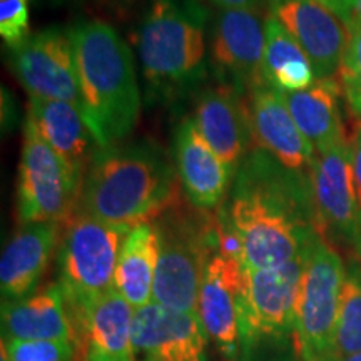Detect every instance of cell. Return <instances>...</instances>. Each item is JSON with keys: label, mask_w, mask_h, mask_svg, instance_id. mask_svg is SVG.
Returning <instances> with one entry per match:
<instances>
[{"label": "cell", "mask_w": 361, "mask_h": 361, "mask_svg": "<svg viewBox=\"0 0 361 361\" xmlns=\"http://www.w3.org/2000/svg\"><path fill=\"white\" fill-rule=\"evenodd\" d=\"M351 164H353L356 204H358V243H356V252L361 258V124L356 129L353 146H351Z\"/></svg>", "instance_id": "obj_30"}, {"label": "cell", "mask_w": 361, "mask_h": 361, "mask_svg": "<svg viewBox=\"0 0 361 361\" xmlns=\"http://www.w3.org/2000/svg\"><path fill=\"white\" fill-rule=\"evenodd\" d=\"M308 178L319 231L356 250L358 204L351 147L346 141L326 151L314 152Z\"/></svg>", "instance_id": "obj_13"}, {"label": "cell", "mask_w": 361, "mask_h": 361, "mask_svg": "<svg viewBox=\"0 0 361 361\" xmlns=\"http://www.w3.org/2000/svg\"><path fill=\"white\" fill-rule=\"evenodd\" d=\"M130 228L114 226L84 214L67 221L59 245V281L67 308L97 300L114 290L117 261Z\"/></svg>", "instance_id": "obj_5"}, {"label": "cell", "mask_w": 361, "mask_h": 361, "mask_svg": "<svg viewBox=\"0 0 361 361\" xmlns=\"http://www.w3.org/2000/svg\"><path fill=\"white\" fill-rule=\"evenodd\" d=\"M2 361H74L71 340H2Z\"/></svg>", "instance_id": "obj_27"}, {"label": "cell", "mask_w": 361, "mask_h": 361, "mask_svg": "<svg viewBox=\"0 0 361 361\" xmlns=\"http://www.w3.org/2000/svg\"><path fill=\"white\" fill-rule=\"evenodd\" d=\"M245 286V268L219 236L207 255L200 290V314L207 338L224 361H241L239 301Z\"/></svg>", "instance_id": "obj_10"}, {"label": "cell", "mask_w": 361, "mask_h": 361, "mask_svg": "<svg viewBox=\"0 0 361 361\" xmlns=\"http://www.w3.org/2000/svg\"><path fill=\"white\" fill-rule=\"evenodd\" d=\"M348 27L361 17V0H318Z\"/></svg>", "instance_id": "obj_31"}, {"label": "cell", "mask_w": 361, "mask_h": 361, "mask_svg": "<svg viewBox=\"0 0 361 361\" xmlns=\"http://www.w3.org/2000/svg\"><path fill=\"white\" fill-rule=\"evenodd\" d=\"M345 276L340 255L318 234L306 251L295 310L293 345L303 361H333Z\"/></svg>", "instance_id": "obj_6"}, {"label": "cell", "mask_w": 361, "mask_h": 361, "mask_svg": "<svg viewBox=\"0 0 361 361\" xmlns=\"http://www.w3.org/2000/svg\"><path fill=\"white\" fill-rule=\"evenodd\" d=\"M336 361H361V351H360V353L345 356V358H340V360H336Z\"/></svg>", "instance_id": "obj_33"}, {"label": "cell", "mask_w": 361, "mask_h": 361, "mask_svg": "<svg viewBox=\"0 0 361 361\" xmlns=\"http://www.w3.org/2000/svg\"><path fill=\"white\" fill-rule=\"evenodd\" d=\"M159 259V233L154 223L130 228L117 261L114 290L134 310L152 303L154 279Z\"/></svg>", "instance_id": "obj_24"}, {"label": "cell", "mask_w": 361, "mask_h": 361, "mask_svg": "<svg viewBox=\"0 0 361 361\" xmlns=\"http://www.w3.org/2000/svg\"><path fill=\"white\" fill-rule=\"evenodd\" d=\"M269 13L300 44L316 80L335 79L348 47V29L318 0H268Z\"/></svg>", "instance_id": "obj_15"}, {"label": "cell", "mask_w": 361, "mask_h": 361, "mask_svg": "<svg viewBox=\"0 0 361 361\" xmlns=\"http://www.w3.org/2000/svg\"><path fill=\"white\" fill-rule=\"evenodd\" d=\"M47 2L54 4V6H61V4H66V2H72V0H47Z\"/></svg>", "instance_id": "obj_34"}, {"label": "cell", "mask_w": 361, "mask_h": 361, "mask_svg": "<svg viewBox=\"0 0 361 361\" xmlns=\"http://www.w3.org/2000/svg\"><path fill=\"white\" fill-rule=\"evenodd\" d=\"M207 333L197 313L152 301L135 310L133 341L144 361H206Z\"/></svg>", "instance_id": "obj_16"}, {"label": "cell", "mask_w": 361, "mask_h": 361, "mask_svg": "<svg viewBox=\"0 0 361 361\" xmlns=\"http://www.w3.org/2000/svg\"><path fill=\"white\" fill-rule=\"evenodd\" d=\"M2 340H71L66 296L57 283L17 301L2 303Z\"/></svg>", "instance_id": "obj_22"}, {"label": "cell", "mask_w": 361, "mask_h": 361, "mask_svg": "<svg viewBox=\"0 0 361 361\" xmlns=\"http://www.w3.org/2000/svg\"><path fill=\"white\" fill-rule=\"evenodd\" d=\"M0 35L11 51L30 37L29 0H0Z\"/></svg>", "instance_id": "obj_29"}, {"label": "cell", "mask_w": 361, "mask_h": 361, "mask_svg": "<svg viewBox=\"0 0 361 361\" xmlns=\"http://www.w3.org/2000/svg\"><path fill=\"white\" fill-rule=\"evenodd\" d=\"M192 119L234 178L255 139L245 96L224 84L202 90Z\"/></svg>", "instance_id": "obj_17"}, {"label": "cell", "mask_w": 361, "mask_h": 361, "mask_svg": "<svg viewBox=\"0 0 361 361\" xmlns=\"http://www.w3.org/2000/svg\"><path fill=\"white\" fill-rule=\"evenodd\" d=\"M179 178L166 152L152 142L101 147L82 179L75 214L114 226L151 223L178 204Z\"/></svg>", "instance_id": "obj_2"}, {"label": "cell", "mask_w": 361, "mask_h": 361, "mask_svg": "<svg viewBox=\"0 0 361 361\" xmlns=\"http://www.w3.org/2000/svg\"><path fill=\"white\" fill-rule=\"evenodd\" d=\"M341 84L335 79L314 80L310 87L296 92H279L298 129L314 147L326 151L345 139L340 112Z\"/></svg>", "instance_id": "obj_23"}, {"label": "cell", "mask_w": 361, "mask_h": 361, "mask_svg": "<svg viewBox=\"0 0 361 361\" xmlns=\"http://www.w3.org/2000/svg\"><path fill=\"white\" fill-rule=\"evenodd\" d=\"M206 20V8L197 0H151L137 32L151 101H176L204 80Z\"/></svg>", "instance_id": "obj_4"}, {"label": "cell", "mask_w": 361, "mask_h": 361, "mask_svg": "<svg viewBox=\"0 0 361 361\" xmlns=\"http://www.w3.org/2000/svg\"><path fill=\"white\" fill-rule=\"evenodd\" d=\"M59 243V223L22 224L4 247L0 259L2 303L22 300L35 293Z\"/></svg>", "instance_id": "obj_20"}, {"label": "cell", "mask_w": 361, "mask_h": 361, "mask_svg": "<svg viewBox=\"0 0 361 361\" xmlns=\"http://www.w3.org/2000/svg\"><path fill=\"white\" fill-rule=\"evenodd\" d=\"M154 223L159 233V259L152 301L171 310L197 313L202 271L219 231L188 214L166 211Z\"/></svg>", "instance_id": "obj_7"}, {"label": "cell", "mask_w": 361, "mask_h": 361, "mask_svg": "<svg viewBox=\"0 0 361 361\" xmlns=\"http://www.w3.org/2000/svg\"><path fill=\"white\" fill-rule=\"evenodd\" d=\"M12 71L30 97L66 101L84 114L78 62L69 32L59 27L30 35L11 56Z\"/></svg>", "instance_id": "obj_11"}, {"label": "cell", "mask_w": 361, "mask_h": 361, "mask_svg": "<svg viewBox=\"0 0 361 361\" xmlns=\"http://www.w3.org/2000/svg\"><path fill=\"white\" fill-rule=\"evenodd\" d=\"M173 154L176 173L191 206L206 211L223 202L233 174L202 137L194 119L179 124Z\"/></svg>", "instance_id": "obj_18"}, {"label": "cell", "mask_w": 361, "mask_h": 361, "mask_svg": "<svg viewBox=\"0 0 361 361\" xmlns=\"http://www.w3.org/2000/svg\"><path fill=\"white\" fill-rule=\"evenodd\" d=\"M348 47L341 62V90L351 112L361 117V17L346 27Z\"/></svg>", "instance_id": "obj_28"}, {"label": "cell", "mask_w": 361, "mask_h": 361, "mask_svg": "<svg viewBox=\"0 0 361 361\" xmlns=\"http://www.w3.org/2000/svg\"><path fill=\"white\" fill-rule=\"evenodd\" d=\"M27 119L82 183L85 171L101 149L82 111L66 101L30 97Z\"/></svg>", "instance_id": "obj_21"}, {"label": "cell", "mask_w": 361, "mask_h": 361, "mask_svg": "<svg viewBox=\"0 0 361 361\" xmlns=\"http://www.w3.org/2000/svg\"><path fill=\"white\" fill-rule=\"evenodd\" d=\"M67 311L74 361H137L133 341L135 310L116 290Z\"/></svg>", "instance_id": "obj_14"}, {"label": "cell", "mask_w": 361, "mask_h": 361, "mask_svg": "<svg viewBox=\"0 0 361 361\" xmlns=\"http://www.w3.org/2000/svg\"><path fill=\"white\" fill-rule=\"evenodd\" d=\"M264 84L278 92H296L314 82V71L308 56L273 13L264 19Z\"/></svg>", "instance_id": "obj_25"}, {"label": "cell", "mask_w": 361, "mask_h": 361, "mask_svg": "<svg viewBox=\"0 0 361 361\" xmlns=\"http://www.w3.org/2000/svg\"><path fill=\"white\" fill-rule=\"evenodd\" d=\"M361 351V268L350 266L343 281L333 361Z\"/></svg>", "instance_id": "obj_26"}, {"label": "cell", "mask_w": 361, "mask_h": 361, "mask_svg": "<svg viewBox=\"0 0 361 361\" xmlns=\"http://www.w3.org/2000/svg\"><path fill=\"white\" fill-rule=\"evenodd\" d=\"M233 179L221 226L243 266L278 268L305 256L319 234L308 174L293 173L259 147Z\"/></svg>", "instance_id": "obj_1"}, {"label": "cell", "mask_w": 361, "mask_h": 361, "mask_svg": "<svg viewBox=\"0 0 361 361\" xmlns=\"http://www.w3.org/2000/svg\"><path fill=\"white\" fill-rule=\"evenodd\" d=\"M252 137L286 169L308 174L314 147L298 129L281 94L261 84L250 94Z\"/></svg>", "instance_id": "obj_19"}, {"label": "cell", "mask_w": 361, "mask_h": 361, "mask_svg": "<svg viewBox=\"0 0 361 361\" xmlns=\"http://www.w3.org/2000/svg\"><path fill=\"white\" fill-rule=\"evenodd\" d=\"M84 116L101 147L123 142L141 114V89L134 57L114 27L84 20L71 27Z\"/></svg>", "instance_id": "obj_3"}, {"label": "cell", "mask_w": 361, "mask_h": 361, "mask_svg": "<svg viewBox=\"0 0 361 361\" xmlns=\"http://www.w3.org/2000/svg\"><path fill=\"white\" fill-rule=\"evenodd\" d=\"M305 256L268 269L245 268V286L239 301L241 361L261 355L263 346L293 340L296 298Z\"/></svg>", "instance_id": "obj_8"}, {"label": "cell", "mask_w": 361, "mask_h": 361, "mask_svg": "<svg viewBox=\"0 0 361 361\" xmlns=\"http://www.w3.org/2000/svg\"><path fill=\"white\" fill-rule=\"evenodd\" d=\"M266 32L259 11H219L211 39V64L221 84L251 94L264 84Z\"/></svg>", "instance_id": "obj_12"}, {"label": "cell", "mask_w": 361, "mask_h": 361, "mask_svg": "<svg viewBox=\"0 0 361 361\" xmlns=\"http://www.w3.org/2000/svg\"><path fill=\"white\" fill-rule=\"evenodd\" d=\"M80 188L82 183L27 119L17 184L20 223H67L78 209Z\"/></svg>", "instance_id": "obj_9"}, {"label": "cell", "mask_w": 361, "mask_h": 361, "mask_svg": "<svg viewBox=\"0 0 361 361\" xmlns=\"http://www.w3.org/2000/svg\"><path fill=\"white\" fill-rule=\"evenodd\" d=\"M197 2H207L221 11H259V6H263L264 0H197Z\"/></svg>", "instance_id": "obj_32"}]
</instances>
